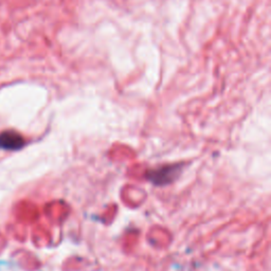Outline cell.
Listing matches in <instances>:
<instances>
[{"mask_svg": "<svg viewBox=\"0 0 271 271\" xmlns=\"http://www.w3.org/2000/svg\"><path fill=\"white\" fill-rule=\"evenodd\" d=\"M179 166H168V168H162L157 171H153L150 174L151 180L156 184H165L170 183L175 179V177L178 174Z\"/></svg>", "mask_w": 271, "mask_h": 271, "instance_id": "cell-2", "label": "cell"}, {"mask_svg": "<svg viewBox=\"0 0 271 271\" xmlns=\"http://www.w3.org/2000/svg\"><path fill=\"white\" fill-rule=\"evenodd\" d=\"M26 145V139L15 130L0 132V149L6 151H18Z\"/></svg>", "mask_w": 271, "mask_h": 271, "instance_id": "cell-1", "label": "cell"}]
</instances>
